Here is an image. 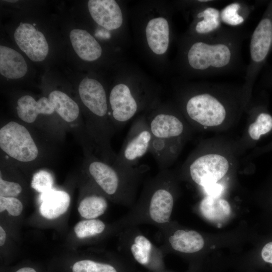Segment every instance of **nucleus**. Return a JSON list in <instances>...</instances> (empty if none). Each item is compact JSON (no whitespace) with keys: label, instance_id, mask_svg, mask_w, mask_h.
Listing matches in <instances>:
<instances>
[{"label":"nucleus","instance_id":"obj_11","mask_svg":"<svg viewBox=\"0 0 272 272\" xmlns=\"http://www.w3.org/2000/svg\"><path fill=\"white\" fill-rule=\"evenodd\" d=\"M127 243V251L134 262L149 271L165 270L163 256L151 241L142 233H134Z\"/></svg>","mask_w":272,"mask_h":272},{"label":"nucleus","instance_id":"obj_6","mask_svg":"<svg viewBox=\"0 0 272 272\" xmlns=\"http://www.w3.org/2000/svg\"><path fill=\"white\" fill-rule=\"evenodd\" d=\"M168 172L162 169L147 185L143 195L150 221L164 225L170 221L174 198L170 187Z\"/></svg>","mask_w":272,"mask_h":272},{"label":"nucleus","instance_id":"obj_1","mask_svg":"<svg viewBox=\"0 0 272 272\" xmlns=\"http://www.w3.org/2000/svg\"><path fill=\"white\" fill-rule=\"evenodd\" d=\"M247 35L241 27L224 26L211 35L189 36L182 53L187 71L208 77L245 71L242 47Z\"/></svg>","mask_w":272,"mask_h":272},{"label":"nucleus","instance_id":"obj_16","mask_svg":"<svg viewBox=\"0 0 272 272\" xmlns=\"http://www.w3.org/2000/svg\"><path fill=\"white\" fill-rule=\"evenodd\" d=\"M40 214L49 220L56 219L67 210L71 202L70 195L63 190L51 189L41 194Z\"/></svg>","mask_w":272,"mask_h":272},{"label":"nucleus","instance_id":"obj_9","mask_svg":"<svg viewBox=\"0 0 272 272\" xmlns=\"http://www.w3.org/2000/svg\"><path fill=\"white\" fill-rule=\"evenodd\" d=\"M111 120L115 128L124 126L140 110L136 95L126 84L119 83L111 89L109 97Z\"/></svg>","mask_w":272,"mask_h":272},{"label":"nucleus","instance_id":"obj_33","mask_svg":"<svg viewBox=\"0 0 272 272\" xmlns=\"http://www.w3.org/2000/svg\"><path fill=\"white\" fill-rule=\"evenodd\" d=\"M6 239V233L4 228L0 226V246L4 245Z\"/></svg>","mask_w":272,"mask_h":272},{"label":"nucleus","instance_id":"obj_4","mask_svg":"<svg viewBox=\"0 0 272 272\" xmlns=\"http://www.w3.org/2000/svg\"><path fill=\"white\" fill-rule=\"evenodd\" d=\"M227 86L222 84L200 85L196 92L188 96L184 108L188 117L205 126H216L225 120L227 113V102L222 97Z\"/></svg>","mask_w":272,"mask_h":272},{"label":"nucleus","instance_id":"obj_31","mask_svg":"<svg viewBox=\"0 0 272 272\" xmlns=\"http://www.w3.org/2000/svg\"><path fill=\"white\" fill-rule=\"evenodd\" d=\"M203 188L208 195L214 197H220L223 190V186L218 183L208 186Z\"/></svg>","mask_w":272,"mask_h":272},{"label":"nucleus","instance_id":"obj_19","mask_svg":"<svg viewBox=\"0 0 272 272\" xmlns=\"http://www.w3.org/2000/svg\"><path fill=\"white\" fill-rule=\"evenodd\" d=\"M27 65L22 55L7 46H0V73L5 77L16 79L24 76Z\"/></svg>","mask_w":272,"mask_h":272},{"label":"nucleus","instance_id":"obj_7","mask_svg":"<svg viewBox=\"0 0 272 272\" xmlns=\"http://www.w3.org/2000/svg\"><path fill=\"white\" fill-rule=\"evenodd\" d=\"M0 148L10 157L21 162L35 160L39 153L28 130L15 121H10L1 128Z\"/></svg>","mask_w":272,"mask_h":272},{"label":"nucleus","instance_id":"obj_25","mask_svg":"<svg viewBox=\"0 0 272 272\" xmlns=\"http://www.w3.org/2000/svg\"><path fill=\"white\" fill-rule=\"evenodd\" d=\"M17 104L16 109L18 116L25 122H34L38 115L41 114L38 101L30 95H24L20 97Z\"/></svg>","mask_w":272,"mask_h":272},{"label":"nucleus","instance_id":"obj_20","mask_svg":"<svg viewBox=\"0 0 272 272\" xmlns=\"http://www.w3.org/2000/svg\"><path fill=\"white\" fill-rule=\"evenodd\" d=\"M168 242L175 251L182 253H196L204 246L202 236L194 230L178 229L168 238Z\"/></svg>","mask_w":272,"mask_h":272},{"label":"nucleus","instance_id":"obj_8","mask_svg":"<svg viewBox=\"0 0 272 272\" xmlns=\"http://www.w3.org/2000/svg\"><path fill=\"white\" fill-rule=\"evenodd\" d=\"M152 135L146 117L142 116L131 125L114 164L130 168L149 151Z\"/></svg>","mask_w":272,"mask_h":272},{"label":"nucleus","instance_id":"obj_22","mask_svg":"<svg viewBox=\"0 0 272 272\" xmlns=\"http://www.w3.org/2000/svg\"><path fill=\"white\" fill-rule=\"evenodd\" d=\"M55 111L66 122H73L79 117L77 103L65 93L58 90L51 92L48 97Z\"/></svg>","mask_w":272,"mask_h":272},{"label":"nucleus","instance_id":"obj_12","mask_svg":"<svg viewBox=\"0 0 272 272\" xmlns=\"http://www.w3.org/2000/svg\"><path fill=\"white\" fill-rule=\"evenodd\" d=\"M15 40L20 48L32 61H41L47 56L49 47L43 34L33 25L21 23L14 32Z\"/></svg>","mask_w":272,"mask_h":272},{"label":"nucleus","instance_id":"obj_28","mask_svg":"<svg viewBox=\"0 0 272 272\" xmlns=\"http://www.w3.org/2000/svg\"><path fill=\"white\" fill-rule=\"evenodd\" d=\"M53 182L54 179L52 174L47 171L41 170L33 175L31 186L41 194L52 189Z\"/></svg>","mask_w":272,"mask_h":272},{"label":"nucleus","instance_id":"obj_13","mask_svg":"<svg viewBox=\"0 0 272 272\" xmlns=\"http://www.w3.org/2000/svg\"><path fill=\"white\" fill-rule=\"evenodd\" d=\"M88 7L94 21L105 29L115 30L122 25V13L115 1L90 0Z\"/></svg>","mask_w":272,"mask_h":272},{"label":"nucleus","instance_id":"obj_2","mask_svg":"<svg viewBox=\"0 0 272 272\" xmlns=\"http://www.w3.org/2000/svg\"><path fill=\"white\" fill-rule=\"evenodd\" d=\"M147 169L145 166L126 168L93 159L88 166V172L97 185L106 195L123 203L134 198L141 175Z\"/></svg>","mask_w":272,"mask_h":272},{"label":"nucleus","instance_id":"obj_10","mask_svg":"<svg viewBox=\"0 0 272 272\" xmlns=\"http://www.w3.org/2000/svg\"><path fill=\"white\" fill-rule=\"evenodd\" d=\"M229 162L224 156L209 154L194 160L189 167L192 180L203 188L218 183L227 173Z\"/></svg>","mask_w":272,"mask_h":272},{"label":"nucleus","instance_id":"obj_27","mask_svg":"<svg viewBox=\"0 0 272 272\" xmlns=\"http://www.w3.org/2000/svg\"><path fill=\"white\" fill-rule=\"evenodd\" d=\"M105 224L98 219H86L79 222L74 227L77 237L81 239L95 237L105 229Z\"/></svg>","mask_w":272,"mask_h":272},{"label":"nucleus","instance_id":"obj_37","mask_svg":"<svg viewBox=\"0 0 272 272\" xmlns=\"http://www.w3.org/2000/svg\"><path fill=\"white\" fill-rule=\"evenodd\" d=\"M33 25L34 26L36 25V24H33Z\"/></svg>","mask_w":272,"mask_h":272},{"label":"nucleus","instance_id":"obj_17","mask_svg":"<svg viewBox=\"0 0 272 272\" xmlns=\"http://www.w3.org/2000/svg\"><path fill=\"white\" fill-rule=\"evenodd\" d=\"M72 46L78 55L83 60L94 61L102 54V48L88 32L82 29H73L70 34Z\"/></svg>","mask_w":272,"mask_h":272},{"label":"nucleus","instance_id":"obj_35","mask_svg":"<svg viewBox=\"0 0 272 272\" xmlns=\"http://www.w3.org/2000/svg\"><path fill=\"white\" fill-rule=\"evenodd\" d=\"M148 272H153V271H148ZM156 272H170V271H168V270H167L165 269V270H162V271H156Z\"/></svg>","mask_w":272,"mask_h":272},{"label":"nucleus","instance_id":"obj_23","mask_svg":"<svg viewBox=\"0 0 272 272\" xmlns=\"http://www.w3.org/2000/svg\"><path fill=\"white\" fill-rule=\"evenodd\" d=\"M252 7L243 1L233 2L221 10V18L230 27H240L248 18Z\"/></svg>","mask_w":272,"mask_h":272},{"label":"nucleus","instance_id":"obj_30","mask_svg":"<svg viewBox=\"0 0 272 272\" xmlns=\"http://www.w3.org/2000/svg\"><path fill=\"white\" fill-rule=\"evenodd\" d=\"M22 191V187L19 183L4 180L1 172L0 196L16 197Z\"/></svg>","mask_w":272,"mask_h":272},{"label":"nucleus","instance_id":"obj_18","mask_svg":"<svg viewBox=\"0 0 272 272\" xmlns=\"http://www.w3.org/2000/svg\"><path fill=\"white\" fill-rule=\"evenodd\" d=\"M71 270V272H135L131 262L124 259L111 261L80 259L73 263Z\"/></svg>","mask_w":272,"mask_h":272},{"label":"nucleus","instance_id":"obj_3","mask_svg":"<svg viewBox=\"0 0 272 272\" xmlns=\"http://www.w3.org/2000/svg\"><path fill=\"white\" fill-rule=\"evenodd\" d=\"M146 119L152 135L149 152L165 169L176 154L177 143L184 132V125L176 114L166 110L155 112Z\"/></svg>","mask_w":272,"mask_h":272},{"label":"nucleus","instance_id":"obj_26","mask_svg":"<svg viewBox=\"0 0 272 272\" xmlns=\"http://www.w3.org/2000/svg\"><path fill=\"white\" fill-rule=\"evenodd\" d=\"M272 131V115L265 110H260L254 122L249 126L248 133L251 139L259 140Z\"/></svg>","mask_w":272,"mask_h":272},{"label":"nucleus","instance_id":"obj_34","mask_svg":"<svg viewBox=\"0 0 272 272\" xmlns=\"http://www.w3.org/2000/svg\"><path fill=\"white\" fill-rule=\"evenodd\" d=\"M14 272H38L37 270L31 266H23L17 269Z\"/></svg>","mask_w":272,"mask_h":272},{"label":"nucleus","instance_id":"obj_24","mask_svg":"<svg viewBox=\"0 0 272 272\" xmlns=\"http://www.w3.org/2000/svg\"><path fill=\"white\" fill-rule=\"evenodd\" d=\"M107 208V201L103 196L92 194L83 198L79 203L78 210L83 218L94 219L104 214Z\"/></svg>","mask_w":272,"mask_h":272},{"label":"nucleus","instance_id":"obj_29","mask_svg":"<svg viewBox=\"0 0 272 272\" xmlns=\"http://www.w3.org/2000/svg\"><path fill=\"white\" fill-rule=\"evenodd\" d=\"M23 206L21 201L14 197L0 196V212L7 211L9 215L19 216L22 212Z\"/></svg>","mask_w":272,"mask_h":272},{"label":"nucleus","instance_id":"obj_14","mask_svg":"<svg viewBox=\"0 0 272 272\" xmlns=\"http://www.w3.org/2000/svg\"><path fill=\"white\" fill-rule=\"evenodd\" d=\"M194 21L190 30L189 36L202 37L211 35L224 26L221 18V10L213 5H207L198 8Z\"/></svg>","mask_w":272,"mask_h":272},{"label":"nucleus","instance_id":"obj_32","mask_svg":"<svg viewBox=\"0 0 272 272\" xmlns=\"http://www.w3.org/2000/svg\"><path fill=\"white\" fill-rule=\"evenodd\" d=\"M261 256L264 261L272 264V242L264 246L261 250Z\"/></svg>","mask_w":272,"mask_h":272},{"label":"nucleus","instance_id":"obj_21","mask_svg":"<svg viewBox=\"0 0 272 272\" xmlns=\"http://www.w3.org/2000/svg\"><path fill=\"white\" fill-rule=\"evenodd\" d=\"M199 210L206 219L218 224L227 219L231 211L230 205L226 200L220 197L209 195L200 201Z\"/></svg>","mask_w":272,"mask_h":272},{"label":"nucleus","instance_id":"obj_36","mask_svg":"<svg viewBox=\"0 0 272 272\" xmlns=\"http://www.w3.org/2000/svg\"><path fill=\"white\" fill-rule=\"evenodd\" d=\"M7 2H10V3H15L18 2L17 1H6Z\"/></svg>","mask_w":272,"mask_h":272},{"label":"nucleus","instance_id":"obj_5","mask_svg":"<svg viewBox=\"0 0 272 272\" xmlns=\"http://www.w3.org/2000/svg\"><path fill=\"white\" fill-rule=\"evenodd\" d=\"M272 49V3L254 29L250 41L249 62L246 66L243 88L249 92Z\"/></svg>","mask_w":272,"mask_h":272},{"label":"nucleus","instance_id":"obj_15","mask_svg":"<svg viewBox=\"0 0 272 272\" xmlns=\"http://www.w3.org/2000/svg\"><path fill=\"white\" fill-rule=\"evenodd\" d=\"M146 36L148 44L155 54H164L169 44V25L168 21L163 17L151 19L147 24Z\"/></svg>","mask_w":272,"mask_h":272}]
</instances>
